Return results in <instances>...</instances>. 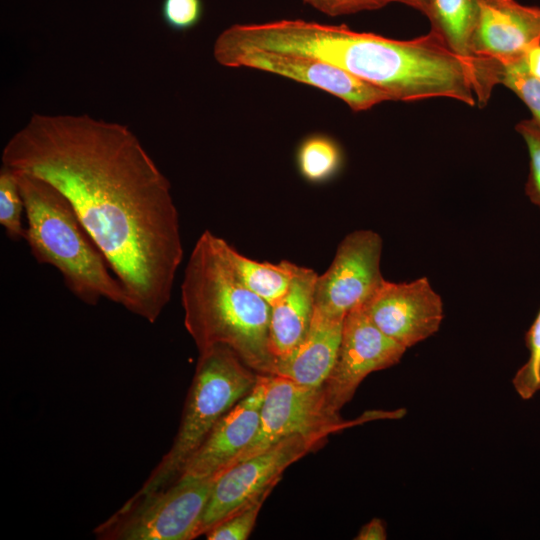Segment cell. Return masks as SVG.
<instances>
[{
    "mask_svg": "<svg viewBox=\"0 0 540 540\" xmlns=\"http://www.w3.org/2000/svg\"><path fill=\"white\" fill-rule=\"evenodd\" d=\"M1 159L65 195L121 282L126 309L156 322L184 249L170 182L136 135L88 114L35 113Z\"/></svg>",
    "mask_w": 540,
    "mask_h": 540,
    "instance_id": "1",
    "label": "cell"
},
{
    "mask_svg": "<svg viewBox=\"0 0 540 540\" xmlns=\"http://www.w3.org/2000/svg\"><path fill=\"white\" fill-rule=\"evenodd\" d=\"M246 48L303 55L330 63L387 92L393 101L445 97L483 106L492 88L433 31L396 40L345 25L303 19L248 23Z\"/></svg>",
    "mask_w": 540,
    "mask_h": 540,
    "instance_id": "2",
    "label": "cell"
},
{
    "mask_svg": "<svg viewBox=\"0 0 540 540\" xmlns=\"http://www.w3.org/2000/svg\"><path fill=\"white\" fill-rule=\"evenodd\" d=\"M226 244L205 230L191 251L181 284L185 328L198 352L227 346L257 374L274 376L271 306L239 279Z\"/></svg>",
    "mask_w": 540,
    "mask_h": 540,
    "instance_id": "3",
    "label": "cell"
},
{
    "mask_svg": "<svg viewBox=\"0 0 540 540\" xmlns=\"http://www.w3.org/2000/svg\"><path fill=\"white\" fill-rule=\"evenodd\" d=\"M15 173L27 220L24 240L34 259L54 267L83 303L105 299L126 308L121 282L65 195L39 177Z\"/></svg>",
    "mask_w": 540,
    "mask_h": 540,
    "instance_id": "4",
    "label": "cell"
},
{
    "mask_svg": "<svg viewBox=\"0 0 540 540\" xmlns=\"http://www.w3.org/2000/svg\"><path fill=\"white\" fill-rule=\"evenodd\" d=\"M257 378L258 374L227 346L215 345L199 352L172 446L136 494L173 484L221 418L253 390Z\"/></svg>",
    "mask_w": 540,
    "mask_h": 540,
    "instance_id": "5",
    "label": "cell"
},
{
    "mask_svg": "<svg viewBox=\"0 0 540 540\" xmlns=\"http://www.w3.org/2000/svg\"><path fill=\"white\" fill-rule=\"evenodd\" d=\"M214 478L177 480L170 486L134 494L93 534L100 540H191L200 523Z\"/></svg>",
    "mask_w": 540,
    "mask_h": 540,
    "instance_id": "6",
    "label": "cell"
},
{
    "mask_svg": "<svg viewBox=\"0 0 540 540\" xmlns=\"http://www.w3.org/2000/svg\"><path fill=\"white\" fill-rule=\"evenodd\" d=\"M382 417H385L382 412H371L357 420L346 421L329 407L322 386L309 387L284 377L269 376L258 431L227 468L292 435L325 441L330 434Z\"/></svg>",
    "mask_w": 540,
    "mask_h": 540,
    "instance_id": "7",
    "label": "cell"
},
{
    "mask_svg": "<svg viewBox=\"0 0 540 540\" xmlns=\"http://www.w3.org/2000/svg\"><path fill=\"white\" fill-rule=\"evenodd\" d=\"M323 443L317 438L292 435L217 475L201 519L200 536L272 490L287 467Z\"/></svg>",
    "mask_w": 540,
    "mask_h": 540,
    "instance_id": "8",
    "label": "cell"
},
{
    "mask_svg": "<svg viewBox=\"0 0 540 540\" xmlns=\"http://www.w3.org/2000/svg\"><path fill=\"white\" fill-rule=\"evenodd\" d=\"M382 237L369 229L354 230L339 243L327 270L318 275L315 308L344 318L363 305L385 281L381 269Z\"/></svg>",
    "mask_w": 540,
    "mask_h": 540,
    "instance_id": "9",
    "label": "cell"
},
{
    "mask_svg": "<svg viewBox=\"0 0 540 540\" xmlns=\"http://www.w3.org/2000/svg\"><path fill=\"white\" fill-rule=\"evenodd\" d=\"M214 58L224 67L255 69L312 86L339 98L355 112L393 101L381 88L308 56L249 49L218 54Z\"/></svg>",
    "mask_w": 540,
    "mask_h": 540,
    "instance_id": "10",
    "label": "cell"
},
{
    "mask_svg": "<svg viewBox=\"0 0 540 540\" xmlns=\"http://www.w3.org/2000/svg\"><path fill=\"white\" fill-rule=\"evenodd\" d=\"M406 350L377 328L362 305L350 310L335 365L322 385L329 407L339 413L369 374L396 365Z\"/></svg>",
    "mask_w": 540,
    "mask_h": 540,
    "instance_id": "11",
    "label": "cell"
},
{
    "mask_svg": "<svg viewBox=\"0 0 540 540\" xmlns=\"http://www.w3.org/2000/svg\"><path fill=\"white\" fill-rule=\"evenodd\" d=\"M362 306L379 330L407 349L434 335L443 320L442 299L426 277L385 280Z\"/></svg>",
    "mask_w": 540,
    "mask_h": 540,
    "instance_id": "12",
    "label": "cell"
},
{
    "mask_svg": "<svg viewBox=\"0 0 540 540\" xmlns=\"http://www.w3.org/2000/svg\"><path fill=\"white\" fill-rule=\"evenodd\" d=\"M473 55L501 70L540 45V7L515 0H478Z\"/></svg>",
    "mask_w": 540,
    "mask_h": 540,
    "instance_id": "13",
    "label": "cell"
},
{
    "mask_svg": "<svg viewBox=\"0 0 540 540\" xmlns=\"http://www.w3.org/2000/svg\"><path fill=\"white\" fill-rule=\"evenodd\" d=\"M268 381L269 376L258 374L253 390L221 418L177 480L215 478L250 444L259 428Z\"/></svg>",
    "mask_w": 540,
    "mask_h": 540,
    "instance_id": "14",
    "label": "cell"
},
{
    "mask_svg": "<svg viewBox=\"0 0 540 540\" xmlns=\"http://www.w3.org/2000/svg\"><path fill=\"white\" fill-rule=\"evenodd\" d=\"M344 318L327 315L315 308L305 338L291 352L276 359L274 376L304 386H322L338 356Z\"/></svg>",
    "mask_w": 540,
    "mask_h": 540,
    "instance_id": "15",
    "label": "cell"
},
{
    "mask_svg": "<svg viewBox=\"0 0 540 540\" xmlns=\"http://www.w3.org/2000/svg\"><path fill=\"white\" fill-rule=\"evenodd\" d=\"M317 277L313 269L297 265L288 290L271 305L269 342L276 359L291 352L305 338L315 310Z\"/></svg>",
    "mask_w": 540,
    "mask_h": 540,
    "instance_id": "16",
    "label": "cell"
},
{
    "mask_svg": "<svg viewBox=\"0 0 540 540\" xmlns=\"http://www.w3.org/2000/svg\"><path fill=\"white\" fill-rule=\"evenodd\" d=\"M479 12L478 0H429L425 16L446 46L472 65L494 88L500 84L501 71L495 65L478 60L472 51V39Z\"/></svg>",
    "mask_w": 540,
    "mask_h": 540,
    "instance_id": "17",
    "label": "cell"
},
{
    "mask_svg": "<svg viewBox=\"0 0 540 540\" xmlns=\"http://www.w3.org/2000/svg\"><path fill=\"white\" fill-rule=\"evenodd\" d=\"M226 252L243 284L270 306L288 290L297 264L287 260L279 263L259 262L244 256L229 243L226 244Z\"/></svg>",
    "mask_w": 540,
    "mask_h": 540,
    "instance_id": "18",
    "label": "cell"
},
{
    "mask_svg": "<svg viewBox=\"0 0 540 540\" xmlns=\"http://www.w3.org/2000/svg\"><path fill=\"white\" fill-rule=\"evenodd\" d=\"M342 161L339 144L324 133L307 135L297 147V169L302 178L312 184L331 180L339 172Z\"/></svg>",
    "mask_w": 540,
    "mask_h": 540,
    "instance_id": "19",
    "label": "cell"
},
{
    "mask_svg": "<svg viewBox=\"0 0 540 540\" xmlns=\"http://www.w3.org/2000/svg\"><path fill=\"white\" fill-rule=\"evenodd\" d=\"M25 206L15 171L5 165L0 170V224L13 241L24 240Z\"/></svg>",
    "mask_w": 540,
    "mask_h": 540,
    "instance_id": "20",
    "label": "cell"
},
{
    "mask_svg": "<svg viewBox=\"0 0 540 540\" xmlns=\"http://www.w3.org/2000/svg\"><path fill=\"white\" fill-rule=\"evenodd\" d=\"M525 343L529 356L515 373L512 384L517 394L528 400L540 391V310L526 332Z\"/></svg>",
    "mask_w": 540,
    "mask_h": 540,
    "instance_id": "21",
    "label": "cell"
},
{
    "mask_svg": "<svg viewBox=\"0 0 540 540\" xmlns=\"http://www.w3.org/2000/svg\"><path fill=\"white\" fill-rule=\"evenodd\" d=\"M272 490L231 514L205 533L208 540H246L251 534L260 509Z\"/></svg>",
    "mask_w": 540,
    "mask_h": 540,
    "instance_id": "22",
    "label": "cell"
},
{
    "mask_svg": "<svg viewBox=\"0 0 540 540\" xmlns=\"http://www.w3.org/2000/svg\"><path fill=\"white\" fill-rule=\"evenodd\" d=\"M522 60L502 69L500 84L513 91L526 104L533 115L532 119L540 126V80L525 69Z\"/></svg>",
    "mask_w": 540,
    "mask_h": 540,
    "instance_id": "23",
    "label": "cell"
},
{
    "mask_svg": "<svg viewBox=\"0 0 540 540\" xmlns=\"http://www.w3.org/2000/svg\"><path fill=\"white\" fill-rule=\"evenodd\" d=\"M516 130L524 139L530 157L525 192L540 209V126L533 119H526L516 125Z\"/></svg>",
    "mask_w": 540,
    "mask_h": 540,
    "instance_id": "24",
    "label": "cell"
},
{
    "mask_svg": "<svg viewBox=\"0 0 540 540\" xmlns=\"http://www.w3.org/2000/svg\"><path fill=\"white\" fill-rule=\"evenodd\" d=\"M204 13L202 0H162L160 14L164 23L174 31L196 27Z\"/></svg>",
    "mask_w": 540,
    "mask_h": 540,
    "instance_id": "25",
    "label": "cell"
},
{
    "mask_svg": "<svg viewBox=\"0 0 540 540\" xmlns=\"http://www.w3.org/2000/svg\"><path fill=\"white\" fill-rule=\"evenodd\" d=\"M319 12L331 16H343L372 11L389 4L388 0H302Z\"/></svg>",
    "mask_w": 540,
    "mask_h": 540,
    "instance_id": "26",
    "label": "cell"
},
{
    "mask_svg": "<svg viewBox=\"0 0 540 540\" xmlns=\"http://www.w3.org/2000/svg\"><path fill=\"white\" fill-rule=\"evenodd\" d=\"M387 532L384 522L374 518L362 526L355 539L357 540H385Z\"/></svg>",
    "mask_w": 540,
    "mask_h": 540,
    "instance_id": "27",
    "label": "cell"
},
{
    "mask_svg": "<svg viewBox=\"0 0 540 540\" xmlns=\"http://www.w3.org/2000/svg\"><path fill=\"white\" fill-rule=\"evenodd\" d=\"M522 61L525 69L540 80V45L530 49Z\"/></svg>",
    "mask_w": 540,
    "mask_h": 540,
    "instance_id": "28",
    "label": "cell"
},
{
    "mask_svg": "<svg viewBox=\"0 0 540 540\" xmlns=\"http://www.w3.org/2000/svg\"><path fill=\"white\" fill-rule=\"evenodd\" d=\"M389 3H401L404 5H407L409 7H412L422 14H426L427 8H428V2L429 0H388Z\"/></svg>",
    "mask_w": 540,
    "mask_h": 540,
    "instance_id": "29",
    "label": "cell"
}]
</instances>
